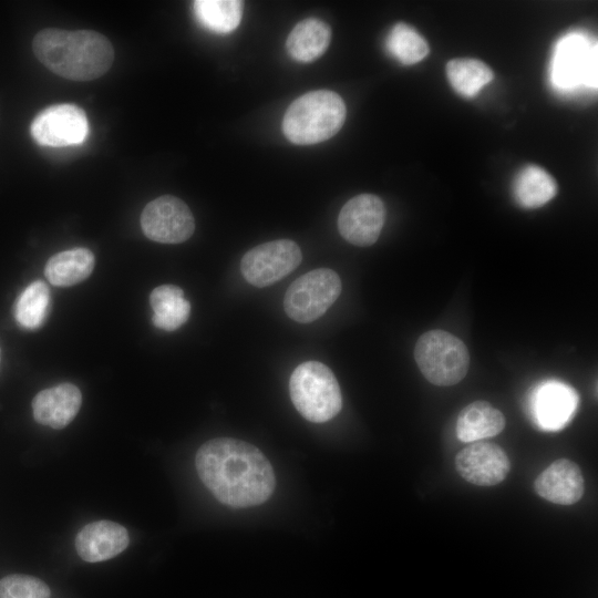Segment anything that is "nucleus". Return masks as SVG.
<instances>
[{
	"label": "nucleus",
	"instance_id": "22",
	"mask_svg": "<svg viewBox=\"0 0 598 598\" xmlns=\"http://www.w3.org/2000/svg\"><path fill=\"white\" fill-rule=\"evenodd\" d=\"M243 1L196 0L193 10L198 22L216 33H230L238 28L243 18Z\"/></svg>",
	"mask_w": 598,
	"mask_h": 598
},
{
	"label": "nucleus",
	"instance_id": "12",
	"mask_svg": "<svg viewBox=\"0 0 598 598\" xmlns=\"http://www.w3.org/2000/svg\"><path fill=\"white\" fill-rule=\"evenodd\" d=\"M576 391L560 382L546 381L538 385L532 399V411L544 430H559L567 424L577 408Z\"/></svg>",
	"mask_w": 598,
	"mask_h": 598
},
{
	"label": "nucleus",
	"instance_id": "3",
	"mask_svg": "<svg viewBox=\"0 0 598 598\" xmlns=\"http://www.w3.org/2000/svg\"><path fill=\"white\" fill-rule=\"evenodd\" d=\"M346 120L341 96L328 90L308 92L295 100L282 120V132L297 145H312L331 138Z\"/></svg>",
	"mask_w": 598,
	"mask_h": 598
},
{
	"label": "nucleus",
	"instance_id": "15",
	"mask_svg": "<svg viewBox=\"0 0 598 598\" xmlns=\"http://www.w3.org/2000/svg\"><path fill=\"white\" fill-rule=\"evenodd\" d=\"M82 404L80 389L61 383L40 391L32 401L34 420L42 425L61 430L76 416Z\"/></svg>",
	"mask_w": 598,
	"mask_h": 598
},
{
	"label": "nucleus",
	"instance_id": "14",
	"mask_svg": "<svg viewBox=\"0 0 598 598\" xmlns=\"http://www.w3.org/2000/svg\"><path fill=\"white\" fill-rule=\"evenodd\" d=\"M534 488L548 502L573 505L582 497L585 481L578 464L568 458H559L537 476Z\"/></svg>",
	"mask_w": 598,
	"mask_h": 598
},
{
	"label": "nucleus",
	"instance_id": "20",
	"mask_svg": "<svg viewBox=\"0 0 598 598\" xmlns=\"http://www.w3.org/2000/svg\"><path fill=\"white\" fill-rule=\"evenodd\" d=\"M153 324L162 330L174 331L183 326L190 315V303L183 290L174 285H163L150 295Z\"/></svg>",
	"mask_w": 598,
	"mask_h": 598
},
{
	"label": "nucleus",
	"instance_id": "11",
	"mask_svg": "<svg viewBox=\"0 0 598 598\" xmlns=\"http://www.w3.org/2000/svg\"><path fill=\"white\" fill-rule=\"evenodd\" d=\"M455 466L465 481L477 486H493L506 478L511 462L499 445L476 441L456 454Z\"/></svg>",
	"mask_w": 598,
	"mask_h": 598
},
{
	"label": "nucleus",
	"instance_id": "9",
	"mask_svg": "<svg viewBox=\"0 0 598 598\" xmlns=\"http://www.w3.org/2000/svg\"><path fill=\"white\" fill-rule=\"evenodd\" d=\"M30 132L33 140L42 146H73L85 141L89 122L85 112L78 105L54 104L34 117Z\"/></svg>",
	"mask_w": 598,
	"mask_h": 598
},
{
	"label": "nucleus",
	"instance_id": "18",
	"mask_svg": "<svg viewBox=\"0 0 598 598\" xmlns=\"http://www.w3.org/2000/svg\"><path fill=\"white\" fill-rule=\"evenodd\" d=\"M330 40L331 29L328 23L308 18L290 31L286 48L293 60L307 63L320 58L327 51Z\"/></svg>",
	"mask_w": 598,
	"mask_h": 598
},
{
	"label": "nucleus",
	"instance_id": "7",
	"mask_svg": "<svg viewBox=\"0 0 598 598\" xmlns=\"http://www.w3.org/2000/svg\"><path fill=\"white\" fill-rule=\"evenodd\" d=\"M301 258V250L295 241L278 239L248 250L241 258L240 270L250 285L264 288L293 271Z\"/></svg>",
	"mask_w": 598,
	"mask_h": 598
},
{
	"label": "nucleus",
	"instance_id": "6",
	"mask_svg": "<svg viewBox=\"0 0 598 598\" xmlns=\"http://www.w3.org/2000/svg\"><path fill=\"white\" fill-rule=\"evenodd\" d=\"M341 289L336 271L328 268L308 271L289 286L283 299L285 311L297 322H312L332 306Z\"/></svg>",
	"mask_w": 598,
	"mask_h": 598
},
{
	"label": "nucleus",
	"instance_id": "19",
	"mask_svg": "<svg viewBox=\"0 0 598 598\" xmlns=\"http://www.w3.org/2000/svg\"><path fill=\"white\" fill-rule=\"evenodd\" d=\"M94 268V255L79 247L53 255L47 262L44 275L50 283L69 287L86 279Z\"/></svg>",
	"mask_w": 598,
	"mask_h": 598
},
{
	"label": "nucleus",
	"instance_id": "17",
	"mask_svg": "<svg viewBox=\"0 0 598 598\" xmlns=\"http://www.w3.org/2000/svg\"><path fill=\"white\" fill-rule=\"evenodd\" d=\"M505 423L498 409L486 401H474L460 412L456 435L462 442H476L499 434Z\"/></svg>",
	"mask_w": 598,
	"mask_h": 598
},
{
	"label": "nucleus",
	"instance_id": "13",
	"mask_svg": "<svg viewBox=\"0 0 598 598\" xmlns=\"http://www.w3.org/2000/svg\"><path fill=\"white\" fill-rule=\"evenodd\" d=\"M75 550L87 563L111 559L130 544L126 528L115 522L96 520L86 524L75 537Z\"/></svg>",
	"mask_w": 598,
	"mask_h": 598
},
{
	"label": "nucleus",
	"instance_id": "2",
	"mask_svg": "<svg viewBox=\"0 0 598 598\" xmlns=\"http://www.w3.org/2000/svg\"><path fill=\"white\" fill-rule=\"evenodd\" d=\"M32 50L51 72L72 81L97 79L114 60L110 40L92 30L43 29L34 35Z\"/></svg>",
	"mask_w": 598,
	"mask_h": 598
},
{
	"label": "nucleus",
	"instance_id": "5",
	"mask_svg": "<svg viewBox=\"0 0 598 598\" xmlns=\"http://www.w3.org/2000/svg\"><path fill=\"white\" fill-rule=\"evenodd\" d=\"M414 358L425 379L440 386L462 381L470 365L464 342L443 330L424 332L416 341Z\"/></svg>",
	"mask_w": 598,
	"mask_h": 598
},
{
	"label": "nucleus",
	"instance_id": "21",
	"mask_svg": "<svg viewBox=\"0 0 598 598\" xmlns=\"http://www.w3.org/2000/svg\"><path fill=\"white\" fill-rule=\"evenodd\" d=\"M557 192L556 181L536 165L524 167L513 184L514 198L524 208L540 207L553 199Z\"/></svg>",
	"mask_w": 598,
	"mask_h": 598
},
{
	"label": "nucleus",
	"instance_id": "27",
	"mask_svg": "<svg viewBox=\"0 0 598 598\" xmlns=\"http://www.w3.org/2000/svg\"><path fill=\"white\" fill-rule=\"evenodd\" d=\"M0 359H1V352H0Z\"/></svg>",
	"mask_w": 598,
	"mask_h": 598
},
{
	"label": "nucleus",
	"instance_id": "10",
	"mask_svg": "<svg viewBox=\"0 0 598 598\" xmlns=\"http://www.w3.org/2000/svg\"><path fill=\"white\" fill-rule=\"evenodd\" d=\"M385 207L380 197L373 194H360L349 199L338 217L340 235L355 246L373 245L385 220Z\"/></svg>",
	"mask_w": 598,
	"mask_h": 598
},
{
	"label": "nucleus",
	"instance_id": "1",
	"mask_svg": "<svg viewBox=\"0 0 598 598\" xmlns=\"http://www.w3.org/2000/svg\"><path fill=\"white\" fill-rule=\"evenodd\" d=\"M197 474L217 501L233 508L265 503L276 477L271 464L250 443L218 437L204 443L195 456Z\"/></svg>",
	"mask_w": 598,
	"mask_h": 598
},
{
	"label": "nucleus",
	"instance_id": "4",
	"mask_svg": "<svg viewBox=\"0 0 598 598\" xmlns=\"http://www.w3.org/2000/svg\"><path fill=\"white\" fill-rule=\"evenodd\" d=\"M289 392L297 411L313 423L331 420L342 408V395L334 374L318 361H306L293 370Z\"/></svg>",
	"mask_w": 598,
	"mask_h": 598
},
{
	"label": "nucleus",
	"instance_id": "25",
	"mask_svg": "<svg viewBox=\"0 0 598 598\" xmlns=\"http://www.w3.org/2000/svg\"><path fill=\"white\" fill-rule=\"evenodd\" d=\"M389 53L404 65L423 60L430 49L425 39L412 27L399 22L393 25L386 38Z\"/></svg>",
	"mask_w": 598,
	"mask_h": 598
},
{
	"label": "nucleus",
	"instance_id": "26",
	"mask_svg": "<svg viewBox=\"0 0 598 598\" xmlns=\"http://www.w3.org/2000/svg\"><path fill=\"white\" fill-rule=\"evenodd\" d=\"M49 586L28 575H8L0 579V598H50Z\"/></svg>",
	"mask_w": 598,
	"mask_h": 598
},
{
	"label": "nucleus",
	"instance_id": "8",
	"mask_svg": "<svg viewBox=\"0 0 598 598\" xmlns=\"http://www.w3.org/2000/svg\"><path fill=\"white\" fill-rule=\"evenodd\" d=\"M144 235L162 244H179L194 233L195 221L188 206L179 198L164 195L150 202L141 214Z\"/></svg>",
	"mask_w": 598,
	"mask_h": 598
},
{
	"label": "nucleus",
	"instance_id": "23",
	"mask_svg": "<svg viewBox=\"0 0 598 598\" xmlns=\"http://www.w3.org/2000/svg\"><path fill=\"white\" fill-rule=\"evenodd\" d=\"M50 290L45 282L30 283L16 301L13 315L18 324L27 330L40 328L50 311Z\"/></svg>",
	"mask_w": 598,
	"mask_h": 598
},
{
	"label": "nucleus",
	"instance_id": "16",
	"mask_svg": "<svg viewBox=\"0 0 598 598\" xmlns=\"http://www.w3.org/2000/svg\"><path fill=\"white\" fill-rule=\"evenodd\" d=\"M592 52L578 35L565 39L557 50L554 79L561 87L575 86L580 82H592Z\"/></svg>",
	"mask_w": 598,
	"mask_h": 598
},
{
	"label": "nucleus",
	"instance_id": "24",
	"mask_svg": "<svg viewBox=\"0 0 598 598\" xmlns=\"http://www.w3.org/2000/svg\"><path fill=\"white\" fill-rule=\"evenodd\" d=\"M446 74L452 87L466 97L475 96L494 79L493 71L475 59H454L446 64Z\"/></svg>",
	"mask_w": 598,
	"mask_h": 598
}]
</instances>
